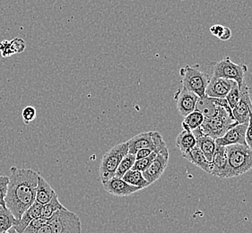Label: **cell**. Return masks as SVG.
I'll use <instances>...</instances> for the list:
<instances>
[{
    "label": "cell",
    "instance_id": "6da1fadb",
    "mask_svg": "<svg viewBox=\"0 0 252 233\" xmlns=\"http://www.w3.org/2000/svg\"><path fill=\"white\" fill-rule=\"evenodd\" d=\"M39 173L30 169L12 167L5 197V207L16 220L35 202Z\"/></svg>",
    "mask_w": 252,
    "mask_h": 233
},
{
    "label": "cell",
    "instance_id": "7a4b0ae2",
    "mask_svg": "<svg viewBox=\"0 0 252 233\" xmlns=\"http://www.w3.org/2000/svg\"><path fill=\"white\" fill-rule=\"evenodd\" d=\"M216 102L218 104L217 112L210 116H205L201 126L198 130L203 135L218 139L222 137L230 128L237 125L232 116V108L229 105L226 99H217Z\"/></svg>",
    "mask_w": 252,
    "mask_h": 233
},
{
    "label": "cell",
    "instance_id": "3957f363",
    "mask_svg": "<svg viewBox=\"0 0 252 233\" xmlns=\"http://www.w3.org/2000/svg\"><path fill=\"white\" fill-rule=\"evenodd\" d=\"M226 147L227 164L225 178L239 177L252 169V151L247 145H232Z\"/></svg>",
    "mask_w": 252,
    "mask_h": 233
},
{
    "label": "cell",
    "instance_id": "277c9868",
    "mask_svg": "<svg viewBox=\"0 0 252 233\" xmlns=\"http://www.w3.org/2000/svg\"><path fill=\"white\" fill-rule=\"evenodd\" d=\"M128 153L127 142L119 144L102 156L99 168V174L101 183L106 182L112 177H115L117 169L119 167L121 160Z\"/></svg>",
    "mask_w": 252,
    "mask_h": 233
},
{
    "label": "cell",
    "instance_id": "5b68a950",
    "mask_svg": "<svg viewBox=\"0 0 252 233\" xmlns=\"http://www.w3.org/2000/svg\"><path fill=\"white\" fill-rule=\"evenodd\" d=\"M197 66L187 65L181 68L180 75L182 76V87L202 98L206 96V89L210 77L206 73L197 69Z\"/></svg>",
    "mask_w": 252,
    "mask_h": 233
},
{
    "label": "cell",
    "instance_id": "8992f818",
    "mask_svg": "<svg viewBox=\"0 0 252 233\" xmlns=\"http://www.w3.org/2000/svg\"><path fill=\"white\" fill-rule=\"evenodd\" d=\"M52 233H82L81 221L76 213L66 207L57 211L48 219Z\"/></svg>",
    "mask_w": 252,
    "mask_h": 233
},
{
    "label": "cell",
    "instance_id": "52a82bcc",
    "mask_svg": "<svg viewBox=\"0 0 252 233\" xmlns=\"http://www.w3.org/2000/svg\"><path fill=\"white\" fill-rule=\"evenodd\" d=\"M248 72V66L243 64H236L231 60L229 57L214 64L213 77L224 78L228 80L236 82L239 87H242L245 83L244 77Z\"/></svg>",
    "mask_w": 252,
    "mask_h": 233
},
{
    "label": "cell",
    "instance_id": "ba28073f",
    "mask_svg": "<svg viewBox=\"0 0 252 233\" xmlns=\"http://www.w3.org/2000/svg\"><path fill=\"white\" fill-rule=\"evenodd\" d=\"M128 153L136 154V152L143 148H152L154 151L161 152L166 146L163 138L159 132H144L132 137L127 141Z\"/></svg>",
    "mask_w": 252,
    "mask_h": 233
},
{
    "label": "cell",
    "instance_id": "9c48e42d",
    "mask_svg": "<svg viewBox=\"0 0 252 233\" xmlns=\"http://www.w3.org/2000/svg\"><path fill=\"white\" fill-rule=\"evenodd\" d=\"M169 150L165 147L157 154V158L152 162L149 167L143 173V176L150 185L157 181L164 173L169 162Z\"/></svg>",
    "mask_w": 252,
    "mask_h": 233
},
{
    "label": "cell",
    "instance_id": "30bf717a",
    "mask_svg": "<svg viewBox=\"0 0 252 233\" xmlns=\"http://www.w3.org/2000/svg\"><path fill=\"white\" fill-rule=\"evenodd\" d=\"M198 99L199 97L196 93L186 90L182 87L178 88L174 94V100L176 101L178 112H180L182 116H186L196 110Z\"/></svg>",
    "mask_w": 252,
    "mask_h": 233
},
{
    "label": "cell",
    "instance_id": "8fae6325",
    "mask_svg": "<svg viewBox=\"0 0 252 233\" xmlns=\"http://www.w3.org/2000/svg\"><path fill=\"white\" fill-rule=\"evenodd\" d=\"M102 185L107 192L116 197H128L141 190V188L129 185L121 177H112Z\"/></svg>",
    "mask_w": 252,
    "mask_h": 233
},
{
    "label": "cell",
    "instance_id": "7c38bea8",
    "mask_svg": "<svg viewBox=\"0 0 252 233\" xmlns=\"http://www.w3.org/2000/svg\"><path fill=\"white\" fill-rule=\"evenodd\" d=\"M248 123L237 124L222 136L216 140L217 146H228L232 145H246L245 135L247 130Z\"/></svg>",
    "mask_w": 252,
    "mask_h": 233
},
{
    "label": "cell",
    "instance_id": "4fadbf2b",
    "mask_svg": "<svg viewBox=\"0 0 252 233\" xmlns=\"http://www.w3.org/2000/svg\"><path fill=\"white\" fill-rule=\"evenodd\" d=\"M232 80L224 78L210 77L209 83L206 89V96L217 99H224L231 90L233 84Z\"/></svg>",
    "mask_w": 252,
    "mask_h": 233
},
{
    "label": "cell",
    "instance_id": "5bb4252c",
    "mask_svg": "<svg viewBox=\"0 0 252 233\" xmlns=\"http://www.w3.org/2000/svg\"><path fill=\"white\" fill-rule=\"evenodd\" d=\"M232 116L238 124L249 123L250 116L252 114V102L250 91L242 94L237 105L232 109Z\"/></svg>",
    "mask_w": 252,
    "mask_h": 233
},
{
    "label": "cell",
    "instance_id": "9a60e30c",
    "mask_svg": "<svg viewBox=\"0 0 252 233\" xmlns=\"http://www.w3.org/2000/svg\"><path fill=\"white\" fill-rule=\"evenodd\" d=\"M227 164H228V159H227L226 147L217 146L216 152L213 157L212 171L210 174L221 179L225 178Z\"/></svg>",
    "mask_w": 252,
    "mask_h": 233
},
{
    "label": "cell",
    "instance_id": "2e32d148",
    "mask_svg": "<svg viewBox=\"0 0 252 233\" xmlns=\"http://www.w3.org/2000/svg\"><path fill=\"white\" fill-rule=\"evenodd\" d=\"M194 134V136L197 139V146L202 152L204 153L205 157L207 158V161L209 162H212L214 154L216 152L217 149V142L216 139H214L212 137H208L206 135H203L200 131L198 130V128L195 129L194 131H192Z\"/></svg>",
    "mask_w": 252,
    "mask_h": 233
},
{
    "label": "cell",
    "instance_id": "e0dca14e",
    "mask_svg": "<svg viewBox=\"0 0 252 233\" xmlns=\"http://www.w3.org/2000/svg\"><path fill=\"white\" fill-rule=\"evenodd\" d=\"M41 210H42V204L34 202L25 213H23L22 217L19 220H16L15 225L13 227L17 233H23L32 221L40 217L41 215Z\"/></svg>",
    "mask_w": 252,
    "mask_h": 233
},
{
    "label": "cell",
    "instance_id": "ac0fdd59",
    "mask_svg": "<svg viewBox=\"0 0 252 233\" xmlns=\"http://www.w3.org/2000/svg\"><path fill=\"white\" fill-rule=\"evenodd\" d=\"M182 156L187 161L191 162L192 164L196 165L197 167L201 169L205 173H211L212 171V162H209L205 157L204 153L202 152L201 150L196 146L193 147L191 150H189L186 153H183Z\"/></svg>",
    "mask_w": 252,
    "mask_h": 233
},
{
    "label": "cell",
    "instance_id": "d6986e66",
    "mask_svg": "<svg viewBox=\"0 0 252 233\" xmlns=\"http://www.w3.org/2000/svg\"><path fill=\"white\" fill-rule=\"evenodd\" d=\"M57 193L53 188H51V185L47 182L45 178L41 175H39L38 177V184H37V189H36L35 202L40 204H45L49 203L51 198L55 196Z\"/></svg>",
    "mask_w": 252,
    "mask_h": 233
},
{
    "label": "cell",
    "instance_id": "ffe728a7",
    "mask_svg": "<svg viewBox=\"0 0 252 233\" xmlns=\"http://www.w3.org/2000/svg\"><path fill=\"white\" fill-rule=\"evenodd\" d=\"M196 145H197V139L191 131L184 129L177 137L176 146L182 152V154L191 150L193 147L196 146Z\"/></svg>",
    "mask_w": 252,
    "mask_h": 233
},
{
    "label": "cell",
    "instance_id": "44dd1931",
    "mask_svg": "<svg viewBox=\"0 0 252 233\" xmlns=\"http://www.w3.org/2000/svg\"><path fill=\"white\" fill-rule=\"evenodd\" d=\"M122 179L125 180L126 183H128L129 185L140 188L141 189L150 186V184L147 182V180L143 176V173L141 172L135 171V170H132V169L127 171L124 174V176L122 177Z\"/></svg>",
    "mask_w": 252,
    "mask_h": 233
},
{
    "label": "cell",
    "instance_id": "7402d4cb",
    "mask_svg": "<svg viewBox=\"0 0 252 233\" xmlns=\"http://www.w3.org/2000/svg\"><path fill=\"white\" fill-rule=\"evenodd\" d=\"M204 117L205 116L201 112L195 110L194 112L184 116V119L182 121L183 129L189 130V131H194L195 129H197L201 126L202 123L204 121Z\"/></svg>",
    "mask_w": 252,
    "mask_h": 233
},
{
    "label": "cell",
    "instance_id": "603a6c76",
    "mask_svg": "<svg viewBox=\"0 0 252 233\" xmlns=\"http://www.w3.org/2000/svg\"><path fill=\"white\" fill-rule=\"evenodd\" d=\"M247 91H250V88L246 85V83H244L242 87H239V85L236 82H233L232 88H231V90H230L229 93L227 94L226 98H225L232 109L237 105V103L240 101L242 94Z\"/></svg>",
    "mask_w": 252,
    "mask_h": 233
},
{
    "label": "cell",
    "instance_id": "cb8c5ba5",
    "mask_svg": "<svg viewBox=\"0 0 252 233\" xmlns=\"http://www.w3.org/2000/svg\"><path fill=\"white\" fill-rule=\"evenodd\" d=\"M16 219L13 213L5 207L0 204V233L7 232L15 225Z\"/></svg>",
    "mask_w": 252,
    "mask_h": 233
},
{
    "label": "cell",
    "instance_id": "d4e9b609",
    "mask_svg": "<svg viewBox=\"0 0 252 233\" xmlns=\"http://www.w3.org/2000/svg\"><path fill=\"white\" fill-rule=\"evenodd\" d=\"M62 208H65L64 205H62V204L60 202V199L58 195L56 194L53 198H51V201L49 203L45 204L42 205V210H41V217L43 218H51V216L54 213L61 210Z\"/></svg>",
    "mask_w": 252,
    "mask_h": 233
},
{
    "label": "cell",
    "instance_id": "484cf974",
    "mask_svg": "<svg viewBox=\"0 0 252 233\" xmlns=\"http://www.w3.org/2000/svg\"><path fill=\"white\" fill-rule=\"evenodd\" d=\"M136 162V156L135 154L132 153H127L125 157L121 160V163L119 165V167L117 169L116 173H115V177H121L124 176V174L131 170L134 163Z\"/></svg>",
    "mask_w": 252,
    "mask_h": 233
},
{
    "label": "cell",
    "instance_id": "4316f807",
    "mask_svg": "<svg viewBox=\"0 0 252 233\" xmlns=\"http://www.w3.org/2000/svg\"><path fill=\"white\" fill-rule=\"evenodd\" d=\"M158 153L159 152H157V151H154L149 156L143 158V159H139V160H136V162H135L133 167H132V170L144 173L146 169L149 167V165L151 164L152 162L157 158Z\"/></svg>",
    "mask_w": 252,
    "mask_h": 233
},
{
    "label": "cell",
    "instance_id": "83f0119b",
    "mask_svg": "<svg viewBox=\"0 0 252 233\" xmlns=\"http://www.w3.org/2000/svg\"><path fill=\"white\" fill-rule=\"evenodd\" d=\"M46 223H48V219L40 216L38 218L34 219L33 221H32L22 233H34L38 229L40 228V226L44 225Z\"/></svg>",
    "mask_w": 252,
    "mask_h": 233
},
{
    "label": "cell",
    "instance_id": "f1b7e54d",
    "mask_svg": "<svg viewBox=\"0 0 252 233\" xmlns=\"http://www.w3.org/2000/svg\"><path fill=\"white\" fill-rule=\"evenodd\" d=\"M9 184V177L0 176V204L5 206V197Z\"/></svg>",
    "mask_w": 252,
    "mask_h": 233
},
{
    "label": "cell",
    "instance_id": "f546056e",
    "mask_svg": "<svg viewBox=\"0 0 252 233\" xmlns=\"http://www.w3.org/2000/svg\"><path fill=\"white\" fill-rule=\"evenodd\" d=\"M22 117L26 124H30L36 118V110L34 107L27 106L22 112Z\"/></svg>",
    "mask_w": 252,
    "mask_h": 233
},
{
    "label": "cell",
    "instance_id": "4dcf8cb0",
    "mask_svg": "<svg viewBox=\"0 0 252 233\" xmlns=\"http://www.w3.org/2000/svg\"><path fill=\"white\" fill-rule=\"evenodd\" d=\"M0 52L3 58H8L15 54L10 41H3L0 42Z\"/></svg>",
    "mask_w": 252,
    "mask_h": 233
},
{
    "label": "cell",
    "instance_id": "1f68e13d",
    "mask_svg": "<svg viewBox=\"0 0 252 233\" xmlns=\"http://www.w3.org/2000/svg\"><path fill=\"white\" fill-rule=\"evenodd\" d=\"M10 41L12 47H13V49H14V51H15V54H16V53H22V52H24L25 50H26V42H25V41H24L23 39H21V38H15L14 40H12V41Z\"/></svg>",
    "mask_w": 252,
    "mask_h": 233
},
{
    "label": "cell",
    "instance_id": "d6a6232c",
    "mask_svg": "<svg viewBox=\"0 0 252 233\" xmlns=\"http://www.w3.org/2000/svg\"><path fill=\"white\" fill-rule=\"evenodd\" d=\"M245 140H246V145L252 151V114L250 116V120H249V123H248L247 130H246V135H245Z\"/></svg>",
    "mask_w": 252,
    "mask_h": 233
},
{
    "label": "cell",
    "instance_id": "836d02e7",
    "mask_svg": "<svg viewBox=\"0 0 252 233\" xmlns=\"http://www.w3.org/2000/svg\"><path fill=\"white\" fill-rule=\"evenodd\" d=\"M154 152V150L152 148H143L138 150L136 152L135 156H136V160H139V159H143V158L147 157L151 154L152 152Z\"/></svg>",
    "mask_w": 252,
    "mask_h": 233
},
{
    "label": "cell",
    "instance_id": "e575fe53",
    "mask_svg": "<svg viewBox=\"0 0 252 233\" xmlns=\"http://www.w3.org/2000/svg\"><path fill=\"white\" fill-rule=\"evenodd\" d=\"M224 27L225 26H221V25H216V26H213L210 27V32L212 33L213 35L216 36L217 38H220L222 36L223 30H224Z\"/></svg>",
    "mask_w": 252,
    "mask_h": 233
},
{
    "label": "cell",
    "instance_id": "d590c367",
    "mask_svg": "<svg viewBox=\"0 0 252 233\" xmlns=\"http://www.w3.org/2000/svg\"><path fill=\"white\" fill-rule=\"evenodd\" d=\"M231 37H232V30H231L230 28H228V27H224L223 32H222V36L219 38V40L226 41L228 40H230Z\"/></svg>",
    "mask_w": 252,
    "mask_h": 233
},
{
    "label": "cell",
    "instance_id": "8d00e7d4",
    "mask_svg": "<svg viewBox=\"0 0 252 233\" xmlns=\"http://www.w3.org/2000/svg\"><path fill=\"white\" fill-rule=\"evenodd\" d=\"M34 233H52L51 227L48 223H46L44 225L40 226V228L38 229Z\"/></svg>",
    "mask_w": 252,
    "mask_h": 233
},
{
    "label": "cell",
    "instance_id": "74e56055",
    "mask_svg": "<svg viewBox=\"0 0 252 233\" xmlns=\"http://www.w3.org/2000/svg\"><path fill=\"white\" fill-rule=\"evenodd\" d=\"M7 232H8V233H18L16 231H15L14 227H12V228L9 229Z\"/></svg>",
    "mask_w": 252,
    "mask_h": 233
},
{
    "label": "cell",
    "instance_id": "f35d334b",
    "mask_svg": "<svg viewBox=\"0 0 252 233\" xmlns=\"http://www.w3.org/2000/svg\"><path fill=\"white\" fill-rule=\"evenodd\" d=\"M8 233V232H5V233Z\"/></svg>",
    "mask_w": 252,
    "mask_h": 233
}]
</instances>
